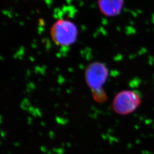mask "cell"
<instances>
[{"label":"cell","instance_id":"277c9868","mask_svg":"<svg viewBox=\"0 0 154 154\" xmlns=\"http://www.w3.org/2000/svg\"><path fill=\"white\" fill-rule=\"evenodd\" d=\"M99 10L107 17H114L119 14L124 6V0H98Z\"/></svg>","mask_w":154,"mask_h":154},{"label":"cell","instance_id":"3957f363","mask_svg":"<svg viewBox=\"0 0 154 154\" xmlns=\"http://www.w3.org/2000/svg\"><path fill=\"white\" fill-rule=\"evenodd\" d=\"M142 103V97L138 92L124 90L115 96L112 102V109L118 114L127 115L135 112Z\"/></svg>","mask_w":154,"mask_h":154},{"label":"cell","instance_id":"6da1fadb","mask_svg":"<svg viewBox=\"0 0 154 154\" xmlns=\"http://www.w3.org/2000/svg\"><path fill=\"white\" fill-rule=\"evenodd\" d=\"M108 76V70L103 63L94 62L90 63L86 69V82L91 90L94 99L98 102H103L107 99L102 87Z\"/></svg>","mask_w":154,"mask_h":154},{"label":"cell","instance_id":"7a4b0ae2","mask_svg":"<svg viewBox=\"0 0 154 154\" xmlns=\"http://www.w3.org/2000/svg\"><path fill=\"white\" fill-rule=\"evenodd\" d=\"M50 35L56 45L60 46H69L76 41L78 29L71 21L58 20L51 26Z\"/></svg>","mask_w":154,"mask_h":154}]
</instances>
